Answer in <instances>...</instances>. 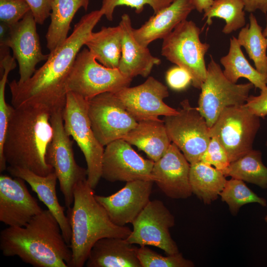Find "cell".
<instances>
[{"label":"cell","mask_w":267,"mask_h":267,"mask_svg":"<svg viewBox=\"0 0 267 267\" xmlns=\"http://www.w3.org/2000/svg\"><path fill=\"white\" fill-rule=\"evenodd\" d=\"M100 9L84 15L71 35L50 52L45 63L27 81L13 80L8 84L14 107L42 106L52 113L63 111L67 91L66 81L78 53L103 16Z\"/></svg>","instance_id":"6da1fadb"},{"label":"cell","mask_w":267,"mask_h":267,"mask_svg":"<svg viewBox=\"0 0 267 267\" xmlns=\"http://www.w3.org/2000/svg\"><path fill=\"white\" fill-rule=\"evenodd\" d=\"M51 114L42 106L13 107L0 154V172L6 170V163L42 176L54 171L45 161L53 134Z\"/></svg>","instance_id":"7a4b0ae2"},{"label":"cell","mask_w":267,"mask_h":267,"mask_svg":"<svg viewBox=\"0 0 267 267\" xmlns=\"http://www.w3.org/2000/svg\"><path fill=\"white\" fill-rule=\"evenodd\" d=\"M0 249L34 267H70L72 251L51 212L43 211L24 226H8L0 232Z\"/></svg>","instance_id":"3957f363"},{"label":"cell","mask_w":267,"mask_h":267,"mask_svg":"<svg viewBox=\"0 0 267 267\" xmlns=\"http://www.w3.org/2000/svg\"><path fill=\"white\" fill-rule=\"evenodd\" d=\"M73 206L66 216L71 229L70 267H83L93 245L106 237L127 238L132 230L118 226L110 220L106 211L95 198L94 189L87 179L78 182L73 191Z\"/></svg>","instance_id":"277c9868"},{"label":"cell","mask_w":267,"mask_h":267,"mask_svg":"<svg viewBox=\"0 0 267 267\" xmlns=\"http://www.w3.org/2000/svg\"><path fill=\"white\" fill-rule=\"evenodd\" d=\"M65 130L76 141L87 165V181L94 189L101 178L104 146L96 138L88 113V100L68 92L63 111Z\"/></svg>","instance_id":"5b68a950"},{"label":"cell","mask_w":267,"mask_h":267,"mask_svg":"<svg viewBox=\"0 0 267 267\" xmlns=\"http://www.w3.org/2000/svg\"><path fill=\"white\" fill-rule=\"evenodd\" d=\"M200 29L192 21L185 20L163 40L161 54L186 70L195 88L200 89L207 75L205 55L210 45L200 40Z\"/></svg>","instance_id":"8992f818"},{"label":"cell","mask_w":267,"mask_h":267,"mask_svg":"<svg viewBox=\"0 0 267 267\" xmlns=\"http://www.w3.org/2000/svg\"><path fill=\"white\" fill-rule=\"evenodd\" d=\"M132 79L118 68L99 64L88 48L78 53L66 81V90L87 100L106 92L116 93L129 87Z\"/></svg>","instance_id":"52a82bcc"},{"label":"cell","mask_w":267,"mask_h":267,"mask_svg":"<svg viewBox=\"0 0 267 267\" xmlns=\"http://www.w3.org/2000/svg\"><path fill=\"white\" fill-rule=\"evenodd\" d=\"M50 122L53 134L46 149L45 161L54 169L65 205L68 208L73 203L74 187L80 181L87 179L88 170L78 165L75 161L73 142L64 129L63 111L53 112Z\"/></svg>","instance_id":"ba28073f"},{"label":"cell","mask_w":267,"mask_h":267,"mask_svg":"<svg viewBox=\"0 0 267 267\" xmlns=\"http://www.w3.org/2000/svg\"><path fill=\"white\" fill-rule=\"evenodd\" d=\"M260 127V117L245 104L230 106L221 112L210 128V135L224 147L231 163L253 149Z\"/></svg>","instance_id":"9c48e42d"},{"label":"cell","mask_w":267,"mask_h":267,"mask_svg":"<svg viewBox=\"0 0 267 267\" xmlns=\"http://www.w3.org/2000/svg\"><path fill=\"white\" fill-rule=\"evenodd\" d=\"M254 87L250 82L242 84L231 82L211 57L200 89L197 107L208 127H212L225 108L245 104Z\"/></svg>","instance_id":"30bf717a"},{"label":"cell","mask_w":267,"mask_h":267,"mask_svg":"<svg viewBox=\"0 0 267 267\" xmlns=\"http://www.w3.org/2000/svg\"><path fill=\"white\" fill-rule=\"evenodd\" d=\"M175 115L164 116L163 121L171 140L190 164L200 161L211 139L210 128L197 107L188 99L180 102Z\"/></svg>","instance_id":"8fae6325"},{"label":"cell","mask_w":267,"mask_h":267,"mask_svg":"<svg viewBox=\"0 0 267 267\" xmlns=\"http://www.w3.org/2000/svg\"><path fill=\"white\" fill-rule=\"evenodd\" d=\"M88 113L93 133L103 146L123 138L138 123L113 92L88 100Z\"/></svg>","instance_id":"7c38bea8"},{"label":"cell","mask_w":267,"mask_h":267,"mask_svg":"<svg viewBox=\"0 0 267 267\" xmlns=\"http://www.w3.org/2000/svg\"><path fill=\"white\" fill-rule=\"evenodd\" d=\"M175 222L174 216L162 201H150L132 222L133 229L126 239L133 244L158 247L167 255L178 253L169 230Z\"/></svg>","instance_id":"4fadbf2b"},{"label":"cell","mask_w":267,"mask_h":267,"mask_svg":"<svg viewBox=\"0 0 267 267\" xmlns=\"http://www.w3.org/2000/svg\"><path fill=\"white\" fill-rule=\"evenodd\" d=\"M131 145L121 138L105 146L102 159V178L112 182L135 180L153 181L152 170L154 162L143 158Z\"/></svg>","instance_id":"5bb4252c"},{"label":"cell","mask_w":267,"mask_h":267,"mask_svg":"<svg viewBox=\"0 0 267 267\" xmlns=\"http://www.w3.org/2000/svg\"><path fill=\"white\" fill-rule=\"evenodd\" d=\"M114 93L137 122L158 120L160 116L178 112L164 102L169 94L167 87L152 77L141 85L125 87Z\"/></svg>","instance_id":"9a60e30c"},{"label":"cell","mask_w":267,"mask_h":267,"mask_svg":"<svg viewBox=\"0 0 267 267\" xmlns=\"http://www.w3.org/2000/svg\"><path fill=\"white\" fill-rule=\"evenodd\" d=\"M36 24L30 10L20 21L11 26L9 37L0 45V49H12L13 57L18 64L20 82L31 78L36 70L37 64L48 57V54L42 52Z\"/></svg>","instance_id":"2e32d148"},{"label":"cell","mask_w":267,"mask_h":267,"mask_svg":"<svg viewBox=\"0 0 267 267\" xmlns=\"http://www.w3.org/2000/svg\"><path fill=\"white\" fill-rule=\"evenodd\" d=\"M25 182L18 177L0 176V221L8 226H24L43 211Z\"/></svg>","instance_id":"e0dca14e"},{"label":"cell","mask_w":267,"mask_h":267,"mask_svg":"<svg viewBox=\"0 0 267 267\" xmlns=\"http://www.w3.org/2000/svg\"><path fill=\"white\" fill-rule=\"evenodd\" d=\"M152 180H135L126 182L117 192L103 196L95 194L113 223L125 226L132 223L150 200Z\"/></svg>","instance_id":"ac0fdd59"},{"label":"cell","mask_w":267,"mask_h":267,"mask_svg":"<svg viewBox=\"0 0 267 267\" xmlns=\"http://www.w3.org/2000/svg\"><path fill=\"white\" fill-rule=\"evenodd\" d=\"M190 168L189 162L172 142L163 156L154 163L153 181L171 198H187L192 194L189 182Z\"/></svg>","instance_id":"d6986e66"},{"label":"cell","mask_w":267,"mask_h":267,"mask_svg":"<svg viewBox=\"0 0 267 267\" xmlns=\"http://www.w3.org/2000/svg\"><path fill=\"white\" fill-rule=\"evenodd\" d=\"M122 33V52L119 70L126 76L133 79L136 76L147 77L154 65L161 60L153 56L147 46L140 44L133 33L130 16L122 15L119 24Z\"/></svg>","instance_id":"ffe728a7"},{"label":"cell","mask_w":267,"mask_h":267,"mask_svg":"<svg viewBox=\"0 0 267 267\" xmlns=\"http://www.w3.org/2000/svg\"><path fill=\"white\" fill-rule=\"evenodd\" d=\"M6 170L12 176L23 179L30 185L40 200L47 207L58 222L64 239L69 245L71 229L65 213V207L60 204L57 196L56 185L58 179L55 172L46 176H42L27 169L10 166Z\"/></svg>","instance_id":"44dd1931"},{"label":"cell","mask_w":267,"mask_h":267,"mask_svg":"<svg viewBox=\"0 0 267 267\" xmlns=\"http://www.w3.org/2000/svg\"><path fill=\"white\" fill-rule=\"evenodd\" d=\"M195 9L191 0H175L150 17L140 27L133 28L134 35L141 45L147 46L156 40L163 39Z\"/></svg>","instance_id":"7402d4cb"},{"label":"cell","mask_w":267,"mask_h":267,"mask_svg":"<svg viewBox=\"0 0 267 267\" xmlns=\"http://www.w3.org/2000/svg\"><path fill=\"white\" fill-rule=\"evenodd\" d=\"M137 247L126 238L106 237L91 248L85 265L87 267H142Z\"/></svg>","instance_id":"603a6c76"},{"label":"cell","mask_w":267,"mask_h":267,"mask_svg":"<svg viewBox=\"0 0 267 267\" xmlns=\"http://www.w3.org/2000/svg\"><path fill=\"white\" fill-rule=\"evenodd\" d=\"M123 139L144 152L154 162L163 156L172 142L163 120L160 119L138 122Z\"/></svg>","instance_id":"cb8c5ba5"},{"label":"cell","mask_w":267,"mask_h":267,"mask_svg":"<svg viewBox=\"0 0 267 267\" xmlns=\"http://www.w3.org/2000/svg\"><path fill=\"white\" fill-rule=\"evenodd\" d=\"M89 0H54L50 13V23L45 35L46 47L50 52L68 38L71 23L78 10H87Z\"/></svg>","instance_id":"d4e9b609"},{"label":"cell","mask_w":267,"mask_h":267,"mask_svg":"<svg viewBox=\"0 0 267 267\" xmlns=\"http://www.w3.org/2000/svg\"><path fill=\"white\" fill-rule=\"evenodd\" d=\"M122 33L120 26L102 27L92 32L85 44L96 60L110 68H118L122 52Z\"/></svg>","instance_id":"484cf974"},{"label":"cell","mask_w":267,"mask_h":267,"mask_svg":"<svg viewBox=\"0 0 267 267\" xmlns=\"http://www.w3.org/2000/svg\"><path fill=\"white\" fill-rule=\"evenodd\" d=\"M226 177L201 161L190 164L189 182L192 193L206 204L217 199L226 181Z\"/></svg>","instance_id":"4316f807"},{"label":"cell","mask_w":267,"mask_h":267,"mask_svg":"<svg viewBox=\"0 0 267 267\" xmlns=\"http://www.w3.org/2000/svg\"><path fill=\"white\" fill-rule=\"evenodd\" d=\"M220 62L224 67V75L231 82L236 83L239 78H244L260 90L267 86V76L259 73L251 66L235 37L230 39L228 52L221 58Z\"/></svg>","instance_id":"83f0119b"},{"label":"cell","mask_w":267,"mask_h":267,"mask_svg":"<svg viewBox=\"0 0 267 267\" xmlns=\"http://www.w3.org/2000/svg\"><path fill=\"white\" fill-rule=\"evenodd\" d=\"M249 18V25L241 29L237 39L240 45L245 49L249 58L254 61L256 69L267 76V39L255 15L250 13Z\"/></svg>","instance_id":"f1b7e54d"},{"label":"cell","mask_w":267,"mask_h":267,"mask_svg":"<svg viewBox=\"0 0 267 267\" xmlns=\"http://www.w3.org/2000/svg\"><path fill=\"white\" fill-rule=\"evenodd\" d=\"M227 177L267 188V168L264 165L262 153L252 149L238 159L230 163L224 173Z\"/></svg>","instance_id":"f546056e"},{"label":"cell","mask_w":267,"mask_h":267,"mask_svg":"<svg viewBox=\"0 0 267 267\" xmlns=\"http://www.w3.org/2000/svg\"><path fill=\"white\" fill-rule=\"evenodd\" d=\"M244 5L242 0H214L208 10L204 12L203 19L210 25L212 18L223 19L225 24L222 30L225 34H229L245 26L246 23Z\"/></svg>","instance_id":"4dcf8cb0"},{"label":"cell","mask_w":267,"mask_h":267,"mask_svg":"<svg viewBox=\"0 0 267 267\" xmlns=\"http://www.w3.org/2000/svg\"><path fill=\"white\" fill-rule=\"evenodd\" d=\"M220 196L234 216L237 214L240 207L248 203H257L263 207L267 205L266 200L252 191L244 181L232 178L226 180Z\"/></svg>","instance_id":"1f68e13d"},{"label":"cell","mask_w":267,"mask_h":267,"mask_svg":"<svg viewBox=\"0 0 267 267\" xmlns=\"http://www.w3.org/2000/svg\"><path fill=\"white\" fill-rule=\"evenodd\" d=\"M13 57L8 53L0 58L2 76L0 80V154L2 153L8 122L13 106L8 104L5 98V89L9 72L16 67Z\"/></svg>","instance_id":"d6a6232c"},{"label":"cell","mask_w":267,"mask_h":267,"mask_svg":"<svg viewBox=\"0 0 267 267\" xmlns=\"http://www.w3.org/2000/svg\"><path fill=\"white\" fill-rule=\"evenodd\" d=\"M137 254L142 267H193L192 261L185 259L181 253L163 256L146 246L137 248Z\"/></svg>","instance_id":"836d02e7"},{"label":"cell","mask_w":267,"mask_h":267,"mask_svg":"<svg viewBox=\"0 0 267 267\" xmlns=\"http://www.w3.org/2000/svg\"><path fill=\"white\" fill-rule=\"evenodd\" d=\"M173 0H102L100 10L109 21L113 18L115 8L119 6H128L134 8L137 14L141 12L146 4L150 5L156 14L169 5Z\"/></svg>","instance_id":"e575fe53"},{"label":"cell","mask_w":267,"mask_h":267,"mask_svg":"<svg viewBox=\"0 0 267 267\" xmlns=\"http://www.w3.org/2000/svg\"><path fill=\"white\" fill-rule=\"evenodd\" d=\"M200 161L214 167L223 174L230 164L226 151L218 139L215 137L211 138Z\"/></svg>","instance_id":"d590c367"},{"label":"cell","mask_w":267,"mask_h":267,"mask_svg":"<svg viewBox=\"0 0 267 267\" xmlns=\"http://www.w3.org/2000/svg\"><path fill=\"white\" fill-rule=\"evenodd\" d=\"M30 10L25 0H0V21L9 26L18 23Z\"/></svg>","instance_id":"8d00e7d4"},{"label":"cell","mask_w":267,"mask_h":267,"mask_svg":"<svg viewBox=\"0 0 267 267\" xmlns=\"http://www.w3.org/2000/svg\"><path fill=\"white\" fill-rule=\"evenodd\" d=\"M166 79L168 86L175 90L184 89L192 83V78L189 73L178 66L168 70Z\"/></svg>","instance_id":"74e56055"},{"label":"cell","mask_w":267,"mask_h":267,"mask_svg":"<svg viewBox=\"0 0 267 267\" xmlns=\"http://www.w3.org/2000/svg\"><path fill=\"white\" fill-rule=\"evenodd\" d=\"M37 24L42 25L50 15L54 0H25Z\"/></svg>","instance_id":"f35d334b"},{"label":"cell","mask_w":267,"mask_h":267,"mask_svg":"<svg viewBox=\"0 0 267 267\" xmlns=\"http://www.w3.org/2000/svg\"><path fill=\"white\" fill-rule=\"evenodd\" d=\"M245 105L253 114L260 118L267 115V85L265 88L261 90L257 96L250 95Z\"/></svg>","instance_id":"ab89813d"},{"label":"cell","mask_w":267,"mask_h":267,"mask_svg":"<svg viewBox=\"0 0 267 267\" xmlns=\"http://www.w3.org/2000/svg\"><path fill=\"white\" fill-rule=\"evenodd\" d=\"M244 5V10L252 13L260 10L263 13H267V0H242Z\"/></svg>","instance_id":"60d3db41"},{"label":"cell","mask_w":267,"mask_h":267,"mask_svg":"<svg viewBox=\"0 0 267 267\" xmlns=\"http://www.w3.org/2000/svg\"><path fill=\"white\" fill-rule=\"evenodd\" d=\"M195 9L200 13L207 11L211 7L214 0H191Z\"/></svg>","instance_id":"b9f144b4"},{"label":"cell","mask_w":267,"mask_h":267,"mask_svg":"<svg viewBox=\"0 0 267 267\" xmlns=\"http://www.w3.org/2000/svg\"><path fill=\"white\" fill-rule=\"evenodd\" d=\"M263 33L264 36L267 39V20L266 26V28H265V29L263 31Z\"/></svg>","instance_id":"7bdbcfd3"},{"label":"cell","mask_w":267,"mask_h":267,"mask_svg":"<svg viewBox=\"0 0 267 267\" xmlns=\"http://www.w3.org/2000/svg\"><path fill=\"white\" fill-rule=\"evenodd\" d=\"M265 221L267 222V215L265 217Z\"/></svg>","instance_id":"ee69618b"},{"label":"cell","mask_w":267,"mask_h":267,"mask_svg":"<svg viewBox=\"0 0 267 267\" xmlns=\"http://www.w3.org/2000/svg\"><path fill=\"white\" fill-rule=\"evenodd\" d=\"M266 145H267V143H266Z\"/></svg>","instance_id":"f6af8a7d"},{"label":"cell","mask_w":267,"mask_h":267,"mask_svg":"<svg viewBox=\"0 0 267 267\" xmlns=\"http://www.w3.org/2000/svg\"><path fill=\"white\" fill-rule=\"evenodd\" d=\"M175 0H173V1Z\"/></svg>","instance_id":"bcb514c9"}]
</instances>
